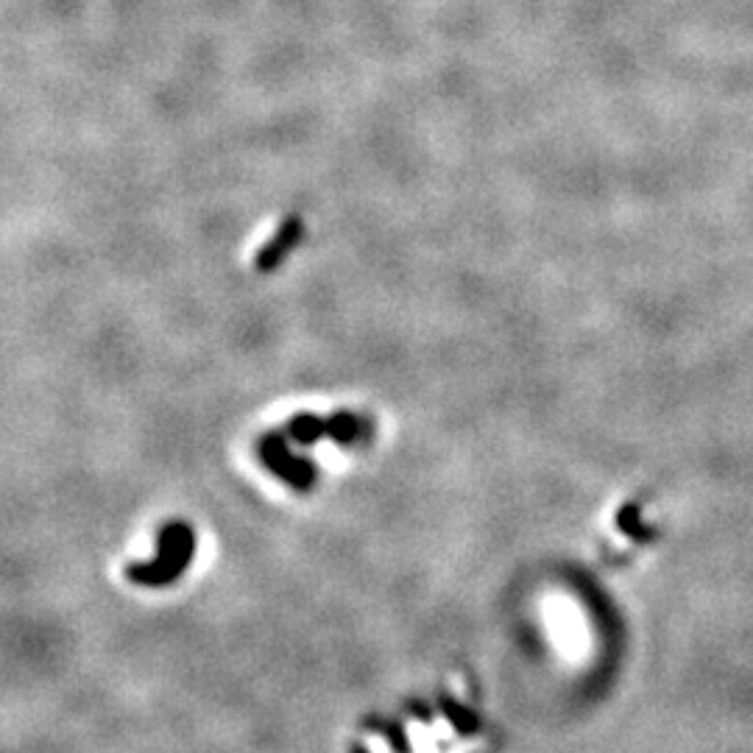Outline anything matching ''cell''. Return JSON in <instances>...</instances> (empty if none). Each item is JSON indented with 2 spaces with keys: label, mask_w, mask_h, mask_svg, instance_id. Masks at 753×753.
<instances>
[{
  "label": "cell",
  "mask_w": 753,
  "mask_h": 753,
  "mask_svg": "<svg viewBox=\"0 0 753 753\" xmlns=\"http://www.w3.org/2000/svg\"><path fill=\"white\" fill-rule=\"evenodd\" d=\"M299 232H302V224H299V218H288L285 224L279 226V232L274 238L268 240L260 251V257H257V268L260 271H268V268H274V265L291 251V246L299 240Z\"/></svg>",
  "instance_id": "3"
},
{
  "label": "cell",
  "mask_w": 753,
  "mask_h": 753,
  "mask_svg": "<svg viewBox=\"0 0 753 753\" xmlns=\"http://www.w3.org/2000/svg\"><path fill=\"white\" fill-rule=\"evenodd\" d=\"M190 555H193V533L185 525H168L162 530L159 558L146 567L132 569L129 575L140 583H168L187 567Z\"/></svg>",
  "instance_id": "1"
},
{
  "label": "cell",
  "mask_w": 753,
  "mask_h": 753,
  "mask_svg": "<svg viewBox=\"0 0 753 753\" xmlns=\"http://www.w3.org/2000/svg\"><path fill=\"white\" fill-rule=\"evenodd\" d=\"M260 458L271 472H277L285 483H291L293 489H310L316 483V469L302 458L291 455V450L285 447V441L279 436H265L260 441Z\"/></svg>",
  "instance_id": "2"
}]
</instances>
